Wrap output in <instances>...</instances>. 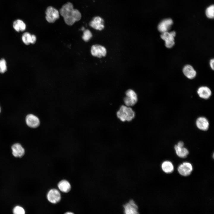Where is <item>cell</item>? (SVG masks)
Listing matches in <instances>:
<instances>
[{
	"mask_svg": "<svg viewBox=\"0 0 214 214\" xmlns=\"http://www.w3.org/2000/svg\"><path fill=\"white\" fill-rule=\"evenodd\" d=\"M125 94L126 96L124 99L125 105L130 107L135 105L138 100L137 95L136 92L133 90L129 89L126 91Z\"/></svg>",
	"mask_w": 214,
	"mask_h": 214,
	"instance_id": "3957f363",
	"label": "cell"
},
{
	"mask_svg": "<svg viewBox=\"0 0 214 214\" xmlns=\"http://www.w3.org/2000/svg\"><path fill=\"white\" fill-rule=\"evenodd\" d=\"M91 52L93 56L100 58L106 56L107 51L104 46L99 45H95L92 46Z\"/></svg>",
	"mask_w": 214,
	"mask_h": 214,
	"instance_id": "52a82bcc",
	"label": "cell"
},
{
	"mask_svg": "<svg viewBox=\"0 0 214 214\" xmlns=\"http://www.w3.org/2000/svg\"><path fill=\"white\" fill-rule=\"evenodd\" d=\"M66 213V214H67V213H68V214H70H70H73V213H72V212H68V213Z\"/></svg>",
	"mask_w": 214,
	"mask_h": 214,
	"instance_id": "83f0119b",
	"label": "cell"
},
{
	"mask_svg": "<svg viewBox=\"0 0 214 214\" xmlns=\"http://www.w3.org/2000/svg\"><path fill=\"white\" fill-rule=\"evenodd\" d=\"M1 107H0V113L1 112Z\"/></svg>",
	"mask_w": 214,
	"mask_h": 214,
	"instance_id": "f546056e",
	"label": "cell"
},
{
	"mask_svg": "<svg viewBox=\"0 0 214 214\" xmlns=\"http://www.w3.org/2000/svg\"><path fill=\"white\" fill-rule=\"evenodd\" d=\"M183 72L185 75L188 78L192 79L196 76V71L191 65L187 64L185 65L183 68Z\"/></svg>",
	"mask_w": 214,
	"mask_h": 214,
	"instance_id": "9a60e30c",
	"label": "cell"
},
{
	"mask_svg": "<svg viewBox=\"0 0 214 214\" xmlns=\"http://www.w3.org/2000/svg\"><path fill=\"white\" fill-rule=\"evenodd\" d=\"M45 18L50 23H54L59 17V12L52 6L48 7L45 11Z\"/></svg>",
	"mask_w": 214,
	"mask_h": 214,
	"instance_id": "277c9868",
	"label": "cell"
},
{
	"mask_svg": "<svg viewBox=\"0 0 214 214\" xmlns=\"http://www.w3.org/2000/svg\"><path fill=\"white\" fill-rule=\"evenodd\" d=\"M27 125L29 127L35 128L39 126L40 120L38 117L32 114L27 115L26 118Z\"/></svg>",
	"mask_w": 214,
	"mask_h": 214,
	"instance_id": "30bf717a",
	"label": "cell"
},
{
	"mask_svg": "<svg viewBox=\"0 0 214 214\" xmlns=\"http://www.w3.org/2000/svg\"><path fill=\"white\" fill-rule=\"evenodd\" d=\"M59 14L64 18L65 23L70 26L73 25L81 18V14L78 10L74 9L73 4L68 2L64 4L59 10Z\"/></svg>",
	"mask_w": 214,
	"mask_h": 214,
	"instance_id": "6da1fadb",
	"label": "cell"
},
{
	"mask_svg": "<svg viewBox=\"0 0 214 214\" xmlns=\"http://www.w3.org/2000/svg\"><path fill=\"white\" fill-rule=\"evenodd\" d=\"M214 59H211L210 61V64L211 68L213 70H214Z\"/></svg>",
	"mask_w": 214,
	"mask_h": 214,
	"instance_id": "484cf974",
	"label": "cell"
},
{
	"mask_svg": "<svg viewBox=\"0 0 214 214\" xmlns=\"http://www.w3.org/2000/svg\"><path fill=\"white\" fill-rule=\"evenodd\" d=\"M11 149L12 154L15 157H21L24 154V149L19 143H17L13 144Z\"/></svg>",
	"mask_w": 214,
	"mask_h": 214,
	"instance_id": "5bb4252c",
	"label": "cell"
},
{
	"mask_svg": "<svg viewBox=\"0 0 214 214\" xmlns=\"http://www.w3.org/2000/svg\"><path fill=\"white\" fill-rule=\"evenodd\" d=\"M124 213L125 214H138V207L133 200L129 201L123 205Z\"/></svg>",
	"mask_w": 214,
	"mask_h": 214,
	"instance_id": "ba28073f",
	"label": "cell"
},
{
	"mask_svg": "<svg viewBox=\"0 0 214 214\" xmlns=\"http://www.w3.org/2000/svg\"><path fill=\"white\" fill-rule=\"evenodd\" d=\"M13 27L16 31L19 32L24 31L26 29V25L22 20L17 19L13 22Z\"/></svg>",
	"mask_w": 214,
	"mask_h": 214,
	"instance_id": "ac0fdd59",
	"label": "cell"
},
{
	"mask_svg": "<svg viewBox=\"0 0 214 214\" xmlns=\"http://www.w3.org/2000/svg\"><path fill=\"white\" fill-rule=\"evenodd\" d=\"M173 22L171 19H166L162 21L158 26V29L160 32L163 33L167 32L169 29Z\"/></svg>",
	"mask_w": 214,
	"mask_h": 214,
	"instance_id": "7c38bea8",
	"label": "cell"
},
{
	"mask_svg": "<svg viewBox=\"0 0 214 214\" xmlns=\"http://www.w3.org/2000/svg\"><path fill=\"white\" fill-rule=\"evenodd\" d=\"M206 14L208 18H213L214 17V5H211L207 9L206 11Z\"/></svg>",
	"mask_w": 214,
	"mask_h": 214,
	"instance_id": "7402d4cb",
	"label": "cell"
},
{
	"mask_svg": "<svg viewBox=\"0 0 214 214\" xmlns=\"http://www.w3.org/2000/svg\"><path fill=\"white\" fill-rule=\"evenodd\" d=\"M174 149L177 155L181 158L186 157L189 153V152L186 148L183 147H180L177 145H175Z\"/></svg>",
	"mask_w": 214,
	"mask_h": 214,
	"instance_id": "d6986e66",
	"label": "cell"
},
{
	"mask_svg": "<svg viewBox=\"0 0 214 214\" xmlns=\"http://www.w3.org/2000/svg\"><path fill=\"white\" fill-rule=\"evenodd\" d=\"M162 170L167 173H170L172 172L174 167L172 163L170 161H166L163 162L161 165Z\"/></svg>",
	"mask_w": 214,
	"mask_h": 214,
	"instance_id": "ffe728a7",
	"label": "cell"
},
{
	"mask_svg": "<svg viewBox=\"0 0 214 214\" xmlns=\"http://www.w3.org/2000/svg\"><path fill=\"white\" fill-rule=\"evenodd\" d=\"M47 197L48 200L50 203L55 204L60 202L61 196L59 191L57 189L53 188L48 191Z\"/></svg>",
	"mask_w": 214,
	"mask_h": 214,
	"instance_id": "8992f818",
	"label": "cell"
},
{
	"mask_svg": "<svg viewBox=\"0 0 214 214\" xmlns=\"http://www.w3.org/2000/svg\"><path fill=\"white\" fill-rule=\"evenodd\" d=\"M103 20L100 17H95L89 23L90 26L97 30H101L104 28Z\"/></svg>",
	"mask_w": 214,
	"mask_h": 214,
	"instance_id": "8fae6325",
	"label": "cell"
},
{
	"mask_svg": "<svg viewBox=\"0 0 214 214\" xmlns=\"http://www.w3.org/2000/svg\"><path fill=\"white\" fill-rule=\"evenodd\" d=\"M197 92L200 97L205 99H208L212 94L210 88L206 86H202L199 88Z\"/></svg>",
	"mask_w": 214,
	"mask_h": 214,
	"instance_id": "2e32d148",
	"label": "cell"
},
{
	"mask_svg": "<svg viewBox=\"0 0 214 214\" xmlns=\"http://www.w3.org/2000/svg\"><path fill=\"white\" fill-rule=\"evenodd\" d=\"M177 145L180 147H183L184 146V143L182 141H180L178 142Z\"/></svg>",
	"mask_w": 214,
	"mask_h": 214,
	"instance_id": "4316f807",
	"label": "cell"
},
{
	"mask_svg": "<svg viewBox=\"0 0 214 214\" xmlns=\"http://www.w3.org/2000/svg\"><path fill=\"white\" fill-rule=\"evenodd\" d=\"M176 32L172 31L170 32H166L162 33L160 35L161 38L165 41V45L168 48H172L175 44L174 37Z\"/></svg>",
	"mask_w": 214,
	"mask_h": 214,
	"instance_id": "5b68a950",
	"label": "cell"
},
{
	"mask_svg": "<svg viewBox=\"0 0 214 214\" xmlns=\"http://www.w3.org/2000/svg\"><path fill=\"white\" fill-rule=\"evenodd\" d=\"M81 30L84 31V27H82L81 28Z\"/></svg>",
	"mask_w": 214,
	"mask_h": 214,
	"instance_id": "f1b7e54d",
	"label": "cell"
},
{
	"mask_svg": "<svg viewBox=\"0 0 214 214\" xmlns=\"http://www.w3.org/2000/svg\"><path fill=\"white\" fill-rule=\"evenodd\" d=\"M13 213L15 214H24L25 211L24 209L20 206H16L13 210Z\"/></svg>",
	"mask_w": 214,
	"mask_h": 214,
	"instance_id": "d4e9b609",
	"label": "cell"
},
{
	"mask_svg": "<svg viewBox=\"0 0 214 214\" xmlns=\"http://www.w3.org/2000/svg\"><path fill=\"white\" fill-rule=\"evenodd\" d=\"M196 125L199 129L206 131L209 127V122L208 120L205 117H200L198 118L196 121Z\"/></svg>",
	"mask_w": 214,
	"mask_h": 214,
	"instance_id": "4fadbf2b",
	"label": "cell"
},
{
	"mask_svg": "<svg viewBox=\"0 0 214 214\" xmlns=\"http://www.w3.org/2000/svg\"><path fill=\"white\" fill-rule=\"evenodd\" d=\"M118 118L122 121H130L135 116V113L130 107L122 105L117 111Z\"/></svg>",
	"mask_w": 214,
	"mask_h": 214,
	"instance_id": "7a4b0ae2",
	"label": "cell"
},
{
	"mask_svg": "<svg viewBox=\"0 0 214 214\" xmlns=\"http://www.w3.org/2000/svg\"><path fill=\"white\" fill-rule=\"evenodd\" d=\"M193 170L191 164L188 162H184L178 167V171L182 175L187 176L190 174Z\"/></svg>",
	"mask_w": 214,
	"mask_h": 214,
	"instance_id": "9c48e42d",
	"label": "cell"
},
{
	"mask_svg": "<svg viewBox=\"0 0 214 214\" xmlns=\"http://www.w3.org/2000/svg\"><path fill=\"white\" fill-rule=\"evenodd\" d=\"M7 67L5 60L3 58L0 59V73H3L7 70Z\"/></svg>",
	"mask_w": 214,
	"mask_h": 214,
	"instance_id": "603a6c76",
	"label": "cell"
},
{
	"mask_svg": "<svg viewBox=\"0 0 214 214\" xmlns=\"http://www.w3.org/2000/svg\"><path fill=\"white\" fill-rule=\"evenodd\" d=\"M59 190L63 193H68L71 190V186L70 182L65 180L60 181L58 184Z\"/></svg>",
	"mask_w": 214,
	"mask_h": 214,
	"instance_id": "e0dca14e",
	"label": "cell"
},
{
	"mask_svg": "<svg viewBox=\"0 0 214 214\" xmlns=\"http://www.w3.org/2000/svg\"><path fill=\"white\" fill-rule=\"evenodd\" d=\"M32 34L28 32H25L22 35L21 38L23 42L26 45L31 43Z\"/></svg>",
	"mask_w": 214,
	"mask_h": 214,
	"instance_id": "44dd1931",
	"label": "cell"
},
{
	"mask_svg": "<svg viewBox=\"0 0 214 214\" xmlns=\"http://www.w3.org/2000/svg\"><path fill=\"white\" fill-rule=\"evenodd\" d=\"M92 37V34L89 30L86 29L84 31L82 38L85 41H88Z\"/></svg>",
	"mask_w": 214,
	"mask_h": 214,
	"instance_id": "cb8c5ba5",
	"label": "cell"
}]
</instances>
